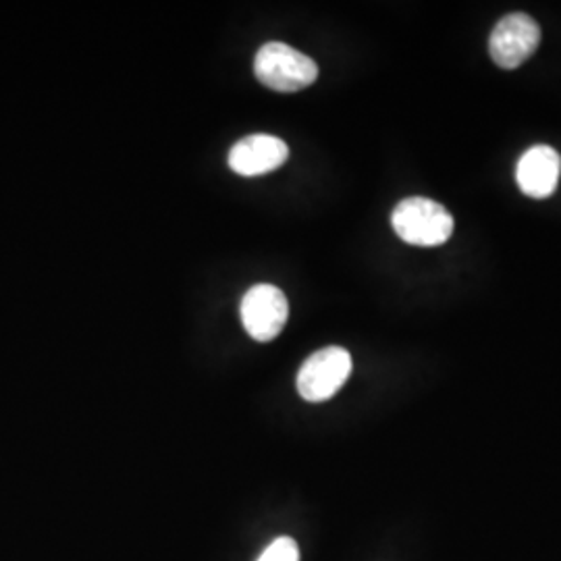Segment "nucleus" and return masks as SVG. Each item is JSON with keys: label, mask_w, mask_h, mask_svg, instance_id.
<instances>
[{"label": "nucleus", "mask_w": 561, "mask_h": 561, "mask_svg": "<svg viewBox=\"0 0 561 561\" xmlns=\"http://www.w3.org/2000/svg\"><path fill=\"white\" fill-rule=\"evenodd\" d=\"M259 81L275 92H300L319 78L317 62L285 42H266L254 59Z\"/></svg>", "instance_id": "obj_1"}, {"label": "nucleus", "mask_w": 561, "mask_h": 561, "mask_svg": "<svg viewBox=\"0 0 561 561\" xmlns=\"http://www.w3.org/2000/svg\"><path fill=\"white\" fill-rule=\"evenodd\" d=\"M393 231L410 245H442L454 233V217L439 202L431 198H405L391 215Z\"/></svg>", "instance_id": "obj_2"}, {"label": "nucleus", "mask_w": 561, "mask_h": 561, "mask_svg": "<svg viewBox=\"0 0 561 561\" xmlns=\"http://www.w3.org/2000/svg\"><path fill=\"white\" fill-rule=\"evenodd\" d=\"M352 375V356L345 347L329 345L301 364L298 391L312 403L331 400Z\"/></svg>", "instance_id": "obj_3"}, {"label": "nucleus", "mask_w": 561, "mask_h": 561, "mask_svg": "<svg viewBox=\"0 0 561 561\" xmlns=\"http://www.w3.org/2000/svg\"><path fill=\"white\" fill-rule=\"evenodd\" d=\"M240 317L252 340L268 343L279 337L289 317V304L279 287L261 283L250 287L241 298Z\"/></svg>", "instance_id": "obj_4"}, {"label": "nucleus", "mask_w": 561, "mask_h": 561, "mask_svg": "<svg viewBox=\"0 0 561 561\" xmlns=\"http://www.w3.org/2000/svg\"><path fill=\"white\" fill-rule=\"evenodd\" d=\"M541 44V27L526 13L505 15L491 32L489 53L502 69H516L530 59Z\"/></svg>", "instance_id": "obj_5"}, {"label": "nucleus", "mask_w": 561, "mask_h": 561, "mask_svg": "<svg viewBox=\"0 0 561 561\" xmlns=\"http://www.w3.org/2000/svg\"><path fill=\"white\" fill-rule=\"evenodd\" d=\"M560 152L545 144L526 150L516 169V181L520 185L522 194L535 201L553 196L560 183Z\"/></svg>", "instance_id": "obj_6"}, {"label": "nucleus", "mask_w": 561, "mask_h": 561, "mask_svg": "<svg viewBox=\"0 0 561 561\" xmlns=\"http://www.w3.org/2000/svg\"><path fill=\"white\" fill-rule=\"evenodd\" d=\"M287 159H289L287 144L266 134L248 136L229 150V167L243 178H256V175L271 173L279 169Z\"/></svg>", "instance_id": "obj_7"}, {"label": "nucleus", "mask_w": 561, "mask_h": 561, "mask_svg": "<svg viewBox=\"0 0 561 561\" xmlns=\"http://www.w3.org/2000/svg\"><path fill=\"white\" fill-rule=\"evenodd\" d=\"M259 561H300V549L298 542L289 537H280L277 541L271 542Z\"/></svg>", "instance_id": "obj_8"}]
</instances>
